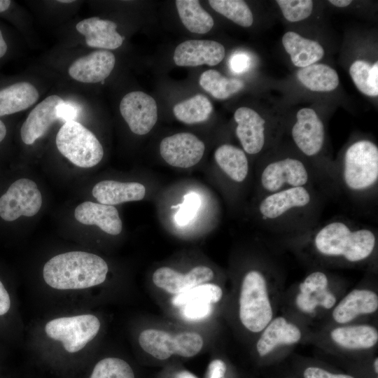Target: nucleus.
Segmentation results:
<instances>
[{
  "instance_id": "40",
  "label": "nucleus",
  "mask_w": 378,
  "mask_h": 378,
  "mask_svg": "<svg viewBox=\"0 0 378 378\" xmlns=\"http://www.w3.org/2000/svg\"><path fill=\"white\" fill-rule=\"evenodd\" d=\"M230 67L234 73L240 74L247 71L251 66V58L245 52H234L229 61Z\"/></svg>"
},
{
  "instance_id": "5",
  "label": "nucleus",
  "mask_w": 378,
  "mask_h": 378,
  "mask_svg": "<svg viewBox=\"0 0 378 378\" xmlns=\"http://www.w3.org/2000/svg\"><path fill=\"white\" fill-rule=\"evenodd\" d=\"M55 142L59 153L78 167H92L104 156L103 147L95 135L76 120L64 123Z\"/></svg>"
},
{
  "instance_id": "17",
  "label": "nucleus",
  "mask_w": 378,
  "mask_h": 378,
  "mask_svg": "<svg viewBox=\"0 0 378 378\" xmlns=\"http://www.w3.org/2000/svg\"><path fill=\"white\" fill-rule=\"evenodd\" d=\"M312 195L306 187L284 189L265 196L259 204V213L265 220H275L291 210L309 204Z\"/></svg>"
},
{
  "instance_id": "28",
  "label": "nucleus",
  "mask_w": 378,
  "mask_h": 378,
  "mask_svg": "<svg viewBox=\"0 0 378 378\" xmlns=\"http://www.w3.org/2000/svg\"><path fill=\"white\" fill-rule=\"evenodd\" d=\"M296 76L306 88L313 92L332 91L340 83L337 71L331 66L321 63L300 68Z\"/></svg>"
},
{
  "instance_id": "36",
  "label": "nucleus",
  "mask_w": 378,
  "mask_h": 378,
  "mask_svg": "<svg viewBox=\"0 0 378 378\" xmlns=\"http://www.w3.org/2000/svg\"><path fill=\"white\" fill-rule=\"evenodd\" d=\"M90 378H135L131 366L118 358H106L94 366Z\"/></svg>"
},
{
  "instance_id": "18",
  "label": "nucleus",
  "mask_w": 378,
  "mask_h": 378,
  "mask_svg": "<svg viewBox=\"0 0 378 378\" xmlns=\"http://www.w3.org/2000/svg\"><path fill=\"white\" fill-rule=\"evenodd\" d=\"M214 275L211 269L203 265L192 268L186 274L168 267H162L155 271L153 281L157 287L169 293L178 295L208 282Z\"/></svg>"
},
{
  "instance_id": "48",
  "label": "nucleus",
  "mask_w": 378,
  "mask_h": 378,
  "mask_svg": "<svg viewBox=\"0 0 378 378\" xmlns=\"http://www.w3.org/2000/svg\"><path fill=\"white\" fill-rule=\"evenodd\" d=\"M11 4L10 0H0V13L6 11Z\"/></svg>"
},
{
  "instance_id": "22",
  "label": "nucleus",
  "mask_w": 378,
  "mask_h": 378,
  "mask_svg": "<svg viewBox=\"0 0 378 378\" xmlns=\"http://www.w3.org/2000/svg\"><path fill=\"white\" fill-rule=\"evenodd\" d=\"M378 309V296L368 289H354L334 308L332 318L338 323H349L360 315L370 314Z\"/></svg>"
},
{
  "instance_id": "49",
  "label": "nucleus",
  "mask_w": 378,
  "mask_h": 378,
  "mask_svg": "<svg viewBox=\"0 0 378 378\" xmlns=\"http://www.w3.org/2000/svg\"><path fill=\"white\" fill-rule=\"evenodd\" d=\"M7 129L5 124L0 120V143L4 139L6 136Z\"/></svg>"
},
{
  "instance_id": "10",
  "label": "nucleus",
  "mask_w": 378,
  "mask_h": 378,
  "mask_svg": "<svg viewBox=\"0 0 378 378\" xmlns=\"http://www.w3.org/2000/svg\"><path fill=\"white\" fill-rule=\"evenodd\" d=\"M120 112L130 130L138 135L148 134L158 120L155 100L141 91L125 94L120 103Z\"/></svg>"
},
{
  "instance_id": "13",
  "label": "nucleus",
  "mask_w": 378,
  "mask_h": 378,
  "mask_svg": "<svg viewBox=\"0 0 378 378\" xmlns=\"http://www.w3.org/2000/svg\"><path fill=\"white\" fill-rule=\"evenodd\" d=\"M224 46L215 41L188 40L176 48L173 56L179 66H215L225 57Z\"/></svg>"
},
{
  "instance_id": "37",
  "label": "nucleus",
  "mask_w": 378,
  "mask_h": 378,
  "mask_svg": "<svg viewBox=\"0 0 378 378\" xmlns=\"http://www.w3.org/2000/svg\"><path fill=\"white\" fill-rule=\"evenodd\" d=\"M286 20L291 22L302 21L312 13L314 2L311 0H276Z\"/></svg>"
},
{
  "instance_id": "3",
  "label": "nucleus",
  "mask_w": 378,
  "mask_h": 378,
  "mask_svg": "<svg viewBox=\"0 0 378 378\" xmlns=\"http://www.w3.org/2000/svg\"><path fill=\"white\" fill-rule=\"evenodd\" d=\"M342 178L351 191L361 192L373 188L378 181V148L372 141L360 139L345 150Z\"/></svg>"
},
{
  "instance_id": "15",
  "label": "nucleus",
  "mask_w": 378,
  "mask_h": 378,
  "mask_svg": "<svg viewBox=\"0 0 378 378\" xmlns=\"http://www.w3.org/2000/svg\"><path fill=\"white\" fill-rule=\"evenodd\" d=\"M115 55L106 50H97L74 60L68 69L69 76L83 83H97L104 80L112 72Z\"/></svg>"
},
{
  "instance_id": "21",
  "label": "nucleus",
  "mask_w": 378,
  "mask_h": 378,
  "mask_svg": "<svg viewBox=\"0 0 378 378\" xmlns=\"http://www.w3.org/2000/svg\"><path fill=\"white\" fill-rule=\"evenodd\" d=\"M74 216L80 223L97 225L102 230L111 235L119 234L122 229L118 211L111 205L84 202L76 208Z\"/></svg>"
},
{
  "instance_id": "32",
  "label": "nucleus",
  "mask_w": 378,
  "mask_h": 378,
  "mask_svg": "<svg viewBox=\"0 0 378 378\" xmlns=\"http://www.w3.org/2000/svg\"><path fill=\"white\" fill-rule=\"evenodd\" d=\"M212 111L211 102L202 94H197L179 102L173 108L176 118L186 124H195L206 121Z\"/></svg>"
},
{
  "instance_id": "26",
  "label": "nucleus",
  "mask_w": 378,
  "mask_h": 378,
  "mask_svg": "<svg viewBox=\"0 0 378 378\" xmlns=\"http://www.w3.org/2000/svg\"><path fill=\"white\" fill-rule=\"evenodd\" d=\"M39 94L31 83L16 82L0 89V117L27 109L36 102Z\"/></svg>"
},
{
  "instance_id": "12",
  "label": "nucleus",
  "mask_w": 378,
  "mask_h": 378,
  "mask_svg": "<svg viewBox=\"0 0 378 378\" xmlns=\"http://www.w3.org/2000/svg\"><path fill=\"white\" fill-rule=\"evenodd\" d=\"M291 135L296 146L307 156H314L321 150L325 141V127L315 110L302 108L297 112Z\"/></svg>"
},
{
  "instance_id": "51",
  "label": "nucleus",
  "mask_w": 378,
  "mask_h": 378,
  "mask_svg": "<svg viewBox=\"0 0 378 378\" xmlns=\"http://www.w3.org/2000/svg\"><path fill=\"white\" fill-rule=\"evenodd\" d=\"M58 2L59 3H63V4H69V3H71V2H74V1H71V0H63V1H58Z\"/></svg>"
},
{
  "instance_id": "25",
  "label": "nucleus",
  "mask_w": 378,
  "mask_h": 378,
  "mask_svg": "<svg viewBox=\"0 0 378 378\" xmlns=\"http://www.w3.org/2000/svg\"><path fill=\"white\" fill-rule=\"evenodd\" d=\"M281 41L292 63L299 68L316 63L325 53L323 46L318 42L306 38L295 31L286 32Z\"/></svg>"
},
{
  "instance_id": "29",
  "label": "nucleus",
  "mask_w": 378,
  "mask_h": 378,
  "mask_svg": "<svg viewBox=\"0 0 378 378\" xmlns=\"http://www.w3.org/2000/svg\"><path fill=\"white\" fill-rule=\"evenodd\" d=\"M214 158L219 167L232 181L240 183L246 179L248 162L242 149L231 144H223L216 148Z\"/></svg>"
},
{
  "instance_id": "42",
  "label": "nucleus",
  "mask_w": 378,
  "mask_h": 378,
  "mask_svg": "<svg viewBox=\"0 0 378 378\" xmlns=\"http://www.w3.org/2000/svg\"><path fill=\"white\" fill-rule=\"evenodd\" d=\"M57 115L59 120L64 122L75 120L77 116V110L74 105L64 101L57 106Z\"/></svg>"
},
{
  "instance_id": "4",
  "label": "nucleus",
  "mask_w": 378,
  "mask_h": 378,
  "mask_svg": "<svg viewBox=\"0 0 378 378\" xmlns=\"http://www.w3.org/2000/svg\"><path fill=\"white\" fill-rule=\"evenodd\" d=\"M239 316L243 326L249 331L264 330L273 317L265 276L258 270L248 272L242 280Z\"/></svg>"
},
{
  "instance_id": "23",
  "label": "nucleus",
  "mask_w": 378,
  "mask_h": 378,
  "mask_svg": "<svg viewBox=\"0 0 378 378\" xmlns=\"http://www.w3.org/2000/svg\"><path fill=\"white\" fill-rule=\"evenodd\" d=\"M92 194L99 203L113 206L143 200L146 195V188L138 182L104 180L94 185Z\"/></svg>"
},
{
  "instance_id": "30",
  "label": "nucleus",
  "mask_w": 378,
  "mask_h": 378,
  "mask_svg": "<svg viewBox=\"0 0 378 378\" xmlns=\"http://www.w3.org/2000/svg\"><path fill=\"white\" fill-rule=\"evenodd\" d=\"M179 18L186 28L192 33L204 34L213 27L214 22L197 0L175 1Z\"/></svg>"
},
{
  "instance_id": "8",
  "label": "nucleus",
  "mask_w": 378,
  "mask_h": 378,
  "mask_svg": "<svg viewBox=\"0 0 378 378\" xmlns=\"http://www.w3.org/2000/svg\"><path fill=\"white\" fill-rule=\"evenodd\" d=\"M41 205L42 196L36 183L20 178L0 197V216L6 221L15 220L21 216H33Z\"/></svg>"
},
{
  "instance_id": "35",
  "label": "nucleus",
  "mask_w": 378,
  "mask_h": 378,
  "mask_svg": "<svg viewBox=\"0 0 378 378\" xmlns=\"http://www.w3.org/2000/svg\"><path fill=\"white\" fill-rule=\"evenodd\" d=\"M223 296L221 288L214 284L205 283L195 286L190 290L174 296L172 304L178 307L196 301L206 302L211 304L218 302Z\"/></svg>"
},
{
  "instance_id": "38",
  "label": "nucleus",
  "mask_w": 378,
  "mask_h": 378,
  "mask_svg": "<svg viewBox=\"0 0 378 378\" xmlns=\"http://www.w3.org/2000/svg\"><path fill=\"white\" fill-rule=\"evenodd\" d=\"M201 205L200 196L195 192H190L183 196L181 204L174 206L178 208L174 215V220L177 225L184 226L189 224L195 218Z\"/></svg>"
},
{
  "instance_id": "2",
  "label": "nucleus",
  "mask_w": 378,
  "mask_h": 378,
  "mask_svg": "<svg viewBox=\"0 0 378 378\" xmlns=\"http://www.w3.org/2000/svg\"><path fill=\"white\" fill-rule=\"evenodd\" d=\"M314 244L323 255L341 257L355 262L370 256L375 247L376 237L370 229H354L342 221L336 220L317 231Z\"/></svg>"
},
{
  "instance_id": "6",
  "label": "nucleus",
  "mask_w": 378,
  "mask_h": 378,
  "mask_svg": "<svg viewBox=\"0 0 378 378\" xmlns=\"http://www.w3.org/2000/svg\"><path fill=\"white\" fill-rule=\"evenodd\" d=\"M139 343L146 353L159 360L176 354L192 357L202 349V337L194 332H183L175 335L160 330L147 329L141 332Z\"/></svg>"
},
{
  "instance_id": "24",
  "label": "nucleus",
  "mask_w": 378,
  "mask_h": 378,
  "mask_svg": "<svg viewBox=\"0 0 378 378\" xmlns=\"http://www.w3.org/2000/svg\"><path fill=\"white\" fill-rule=\"evenodd\" d=\"M302 337L300 328L282 316L276 317L267 324L258 340L256 349L260 356H265L279 345L298 342Z\"/></svg>"
},
{
  "instance_id": "9",
  "label": "nucleus",
  "mask_w": 378,
  "mask_h": 378,
  "mask_svg": "<svg viewBox=\"0 0 378 378\" xmlns=\"http://www.w3.org/2000/svg\"><path fill=\"white\" fill-rule=\"evenodd\" d=\"M309 173L300 160L286 158L267 164L260 175V183L268 194L295 187H306Z\"/></svg>"
},
{
  "instance_id": "50",
  "label": "nucleus",
  "mask_w": 378,
  "mask_h": 378,
  "mask_svg": "<svg viewBox=\"0 0 378 378\" xmlns=\"http://www.w3.org/2000/svg\"><path fill=\"white\" fill-rule=\"evenodd\" d=\"M374 372L377 374L378 373V358H377L374 361Z\"/></svg>"
},
{
  "instance_id": "31",
  "label": "nucleus",
  "mask_w": 378,
  "mask_h": 378,
  "mask_svg": "<svg viewBox=\"0 0 378 378\" xmlns=\"http://www.w3.org/2000/svg\"><path fill=\"white\" fill-rule=\"evenodd\" d=\"M199 84L218 99H226L244 88L241 80L227 78L214 69L204 71L200 76Z\"/></svg>"
},
{
  "instance_id": "27",
  "label": "nucleus",
  "mask_w": 378,
  "mask_h": 378,
  "mask_svg": "<svg viewBox=\"0 0 378 378\" xmlns=\"http://www.w3.org/2000/svg\"><path fill=\"white\" fill-rule=\"evenodd\" d=\"M330 337L344 349H368L377 343L378 331L369 325L340 326L330 332Z\"/></svg>"
},
{
  "instance_id": "11",
  "label": "nucleus",
  "mask_w": 378,
  "mask_h": 378,
  "mask_svg": "<svg viewBox=\"0 0 378 378\" xmlns=\"http://www.w3.org/2000/svg\"><path fill=\"white\" fill-rule=\"evenodd\" d=\"M205 150L203 141L189 132H181L164 138L160 145L162 158L169 165L189 168L197 164Z\"/></svg>"
},
{
  "instance_id": "39",
  "label": "nucleus",
  "mask_w": 378,
  "mask_h": 378,
  "mask_svg": "<svg viewBox=\"0 0 378 378\" xmlns=\"http://www.w3.org/2000/svg\"><path fill=\"white\" fill-rule=\"evenodd\" d=\"M180 308L182 317L188 321L204 319L213 311L212 304L202 301L190 302Z\"/></svg>"
},
{
  "instance_id": "45",
  "label": "nucleus",
  "mask_w": 378,
  "mask_h": 378,
  "mask_svg": "<svg viewBox=\"0 0 378 378\" xmlns=\"http://www.w3.org/2000/svg\"><path fill=\"white\" fill-rule=\"evenodd\" d=\"M8 50V44L4 39L1 29H0V59L2 58Z\"/></svg>"
},
{
  "instance_id": "1",
  "label": "nucleus",
  "mask_w": 378,
  "mask_h": 378,
  "mask_svg": "<svg viewBox=\"0 0 378 378\" xmlns=\"http://www.w3.org/2000/svg\"><path fill=\"white\" fill-rule=\"evenodd\" d=\"M108 270L101 257L84 251H70L50 259L43 267V276L55 289H83L103 283Z\"/></svg>"
},
{
  "instance_id": "16",
  "label": "nucleus",
  "mask_w": 378,
  "mask_h": 378,
  "mask_svg": "<svg viewBox=\"0 0 378 378\" xmlns=\"http://www.w3.org/2000/svg\"><path fill=\"white\" fill-rule=\"evenodd\" d=\"M63 102V99L59 96L52 94L45 98L31 111L20 129V136L24 144H33L59 120L57 106Z\"/></svg>"
},
{
  "instance_id": "41",
  "label": "nucleus",
  "mask_w": 378,
  "mask_h": 378,
  "mask_svg": "<svg viewBox=\"0 0 378 378\" xmlns=\"http://www.w3.org/2000/svg\"><path fill=\"white\" fill-rule=\"evenodd\" d=\"M303 375L304 378H354L348 374H333L317 367H309L306 368Z\"/></svg>"
},
{
  "instance_id": "19",
  "label": "nucleus",
  "mask_w": 378,
  "mask_h": 378,
  "mask_svg": "<svg viewBox=\"0 0 378 378\" xmlns=\"http://www.w3.org/2000/svg\"><path fill=\"white\" fill-rule=\"evenodd\" d=\"M234 119L243 150L250 155L259 153L265 142V120L255 110L245 106L235 111Z\"/></svg>"
},
{
  "instance_id": "43",
  "label": "nucleus",
  "mask_w": 378,
  "mask_h": 378,
  "mask_svg": "<svg viewBox=\"0 0 378 378\" xmlns=\"http://www.w3.org/2000/svg\"><path fill=\"white\" fill-rule=\"evenodd\" d=\"M225 363L220 359H215L208 366L206 378H225Z\"/></svg>"
},
{
  "instance_id": "46",
  "label": "nucleus",
  "mask_w": 378,
  "mask_h": 378,
  "mask_svg": "<svg viewBox=\"0 0 378 378\" xmlns=\"http://www.w3.org/2000/svg\"><path fill=\"white\" fill-rule=\"evenodd\" d=\"M328 2L339 8L346 7L352 3L351 0H330Z\"/></svg>"
},
{
  "instance_id": "44",
  "label": "nucleus",
  "mask_w": 378,
  "mask_h": 378,
  "mask_svg": "<svg viewBox=\"0 0 378 378\" xmlns=\"http://www.w3.org/2000/svg\"><path fill=\"white\" fill-rule=\"evenodd\" d=\"M10 307L9 295L0 281V316L7 313Z\"/></svg>"
},
{
  "instance_id": "7",
  "label": "nucleus",
  "mask_w": 378,
  "mask_h": 378,
  "mask_svg": "<svg viewBox=\"0 0 378 378\" xmlns=\"http://www.w3.org/2000/svg\"><path fill=\"white\" fill-rule=\"evenodd\" d=\"M100 322L92 314L52 319L47 323L45 331L48 337L60 341L69 353L77 352L94 338Z\"/></svg>"
},
{
  "instance_id": "34",
  "label": "nucleus",
  "mask_w": 378,
  "mask_h": 378,
  "mask_svg": "<svg viewBox=\"0 0 378 378\" xmlns=\"http://www.w3.org/2000/svg\"><path fill=\"white\" fill-rule=\"evenodd\" d=\"M211 7L227 19L243 27H249L253 22L252 12L244 1L209 0Z\"/></svg>"
},
{
  "instance_id": "14",
  "label": "nucleus",
  "mask_w": 378,
  "mask_h": 378,
  "mask_svg": "<svg viewBox=\"0 0 378 378\" xmlns=\"http://www.w3.org/2000/svg\"><path fill=\"white\" fill-rule=\"evenodd\" d=\"M335 303L336 298L328 290V279L324 272H312L300 284L295 304L301 312L310 314L319 307L330 309Z\"/></svg>"
},
{
  "instance_id": "20",
  "label": "nucleus",
  "mask_w": 378,
  "mask_h": 378,
  "mask_svg": "<svg viewBox=\"0 0 378 378\" xmlns=\"http://www.w3.org/2000/svg\"><path fill=\"white\" fill-rule=\"evenodd\" d=\"M76 29L84 36L86 44L92 48L114 50L122 44L124 39L117 31L116 23L98 17L80 20Z\"/></svg>"
},
{
  "instance_id": "47",
  "label": "nucleus",
  "mask_w": 378,
  "mask_h": 378,
  "mask_svg": "<svg viewBox=\"0 0 378 378\" xmlns=\"http://www.w3.org/2000/svg\"><path fill=\"white\" fill-rule=\"evenodd\" d=\"M175 378H197V377L187 370H182L176 374Z\"/></svg>"
},
{
  "instance_id": "33",
  "label": "nucleus",
  "mask_w": 378,
  "mask_h": 378,
  "mask_svg": "<svg viewBox=\"0 0 378 378\" xmlns=\"http://www.w3.org/2000/svg\"><path fill=\"white\" fill-rule=\"evenodd\" d=\"M349 74L354 85L361 93L369 97H377V61L370 64L365 60H355L349 67Z\"/></svg>"
}]
</instances>
